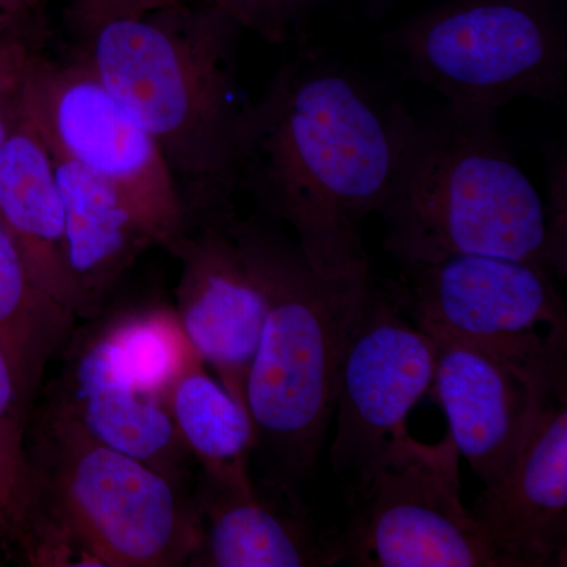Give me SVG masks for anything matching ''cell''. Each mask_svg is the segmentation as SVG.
I'll use <instances>...</instances> for the list:
<instances>
[{"label":"cell","mask_w":567,"mask_h":567,"mask_svg":"<svg viewBox=\"0 0 567 567\" xmlns=\"http://www.w3.org/2000/svg\"><path fill=\"white\" fill-rule=\"evenodd\" d=\"M413 126L350 71L300 55L246 104L234 192L286 224L320 274L371 270L361 230L385 205Z\"/></svg>","instance_id":"cell-1"},{"label":"cell","mask_w":567,"mask_h":567,"mask_svg":"<svg viewBox=\"0 0 567 567\" xmlns=\"http://www.w3.org/2000/svg\"><path fill=\"white\" fill-rule=\"evenodd\" d=\"M80 58L162 151L186 212L234 194L237 24L208 0H164L84 24Z\"/></svg>","instance_id":"cell-2"},{"label":"cell","mask_w":567,"mask_h":567,"mask_svg":"<svg viewBox=\"0 0 567 567\" xmlns=\"http://www.w3.org/2000/svg\"><path fill=\"white\" fill-rule=\"evenodd\" d=\"M379 216L383 248L405 267L481 254L566 275L546 204L507 148L492 110L450 103L431 121H415Z\"/></svg>","instance_id":"cell-3"},{"label":"cell","mask_w":567,"mask_h":567,"mask_svg":"<svg viewBox=\"0 0 567 567\" xmlns=\"http://www.w3.org/2000/svg\"><path fill=\"white\" fill-rule=\"evenodd\" d=\"M31 457L40 533L32 565L69 561L80 547L93 566L185 565L203 544V518L178 484L103 445L65 402L48 410Z\"/></svg>","instance_id":"cell-4"},{"label":"cell","mask_w":567,"mask_h":567,"mask_svg":"<svg viewBox=\"0 0 567 567\" xmlns=\"http://www.w3.org/2000/svg\"><path fill=\"white\" fill-rule=\"evenodd\" d=\"M260 264L267 312L245 405L256 445L264 443L287 476H306L333 420L347 341L374 281L371 270L320 274L297 241L264 227Z\"/></svg>","instance_id":"cell-5"},{"label":"cell","mask_w":567,"mask_h":567,"mask_svg":"<svg viewBox=\"0 0 567 567\" xmlns=\"http://www.w3.org/2000/svg\"><path fill=\"white\" fill-rule=\"evenodd\" d=\"M406 69L461 106L496 111L554 100L566 82V41L520 0H461L410 22L394 40Z\"/></svg>","instance_id":"cell-6"},{"label":"cell","mask_w":567,"mask_h":567,"mask_svg":"<svg viewBox=\"0 0 567 567\" xmlns=\"http://www.w3.org/2000/svg\"><path fill=\"white\" fill-rule=\"evenodd\" d=\"M456 442L399 429L377 458L339 537L341 563L361 567H505L461 495Z\"/></svg>","instance_id":"cell-7"},{"label":"cell","mask_w":567,"mask_h":567,"mask_svg":"<svg viewBox=\"0 0 567 567\" xmlns=\"http://www.w3.org/2000/svg\"><path fill=\"white\" fill-rule=\"evenodd\" d=\"M22 112L50 151L117 186L159 244L167 248L185 229L188 212L158 145L80 55L54 62L37 54Z\"/></svg>","instance_id":"cell-8"},{"label":"cell","mask_w":567,"mask_h":567,"mask_svg":"<svg viewBox=\"0 0 567 567\" xmlns=\"http://www.w3.org/2000/svg\"><path fill=\"white\" fill-rule=\"evenodd\" d=\"M405 268L410 311L431 338L567 368L566 306L543 265L464 254Z\"/></svg>","instance_id":"cell-9"},{"label":"cell","mask_w":567,"mask_h":567,"mask_svg":"<svg viewBox=\"0 0 567 567\" xmlns=\"http://www.w3.org/2000/svg\"><path fill=\"white\" fill-rule=\"evenodd\" d=\"M262 227L234 213L233 200L192 213L167 246L182 264L177 316L204 364L245 406V385L267 297L260 264Z\"/></svg>","instance_id":"cell-10"},{"label":"cell","mask_w":567,"mask_h":567,"mask_svg":"<svg viewBox=\"0 0 567 567\" xmlns=\"http://www.w3.org/2000/svg\"><path fill=\"white\" fill-rule=\"evenodd\" d=\"M435 344L372 284L339 369L331 464L354 498L363 494L388 440L432 388Z\"/></svg>","instance_id":"cell-11"},{"label":"cell","mask_w":567,"mask_h":567,"mask_svg":"<svg viewBox=\"0 0 567 567\" xmlns=\"http://www.w3.org/2000/svg\"><path fill=\"white\" fill-rule=\"evenodd\" d=\"M432 341V388L450 434L473 472L492 486L517 456L548 394L567 386V368L527 363L456 339Z\"/></svg>","instance_id":"cell-12"},{"label":"cell","mask_w":567,"mask_h":567,"mask_svg":"<svg viewBox=\"0 0 567 567\" xmlns=\"http://www.w3.org/2000/svg\"><path fill=\"white\" fill-rule=\"evenodd\" d=\"M472 514L505 567L563 565L567 547V386L548 394L517 456L503 476L477 496Z\"/></svg>","instance_id":"cell-13"},{"label":"cell","mask_w":567,"mask_h":567,"mask_svg":"<svg viewBox=\"0 0 567 567\" xmlns=\"http://www.w3.org/2000/svg\"><path fill=\"white\" fill-rule=\"evenodd\" d=\"M199 513L203 518L204 566L330 567L341 563L338 539L317 532L290 484L276 481L274 495L254 481L219 486L207 481Z\"/></svg>","instance_id":"cell-14"},{"label":"cell","mask_w":567,"mask_h":567,"mask_svg":"<svg viewBox=\"0 0 567 567\" xmlns=\"http://www.w3.org/2000/svg\"><path fill=\"white\" fill-rule=\"evenodd\" d=\"M65 213L66 259L78 293V316L91 315L158 235L112 183L52 152Z\"/></svg>","instance_id":"cell-15"},{"label":"cell","mask_w":567,"mask_h":567,"mask_svg":"<svg viewBox=\"0 0 567 567\" xmlns=\"http://www.w3.org/2000/svg\"><path fill=\"white\" fill-rule=\"evenodd\" d=\"M93 439L128 454L178 484L186 451L167 404L145 393L118 361L106 336L82 349L65 399Z\"/></svg>","instance_id":"cell-16"},{"label":"cell","mask_w":567,"mask_h":567,"mask_svg":"<svg viewBox=\"0 0 567 567\" xmlns=\"http://www.w3.org/2000/svg\"><path fill=\"white\" fill-rule=\"evenodd\" d=\"M0 223L17 241L40 289L78 316L54 159L24 112L0 148Z\"/></svg>","instance_id":"cell-17"},{"label":"cell","mask_w":567,"mask_h":567,"mask_svg":"<svg viewBox=\"0 0 567 567\" xmlns=\"http://www.w3.org/2000/svg\"><path fill=\"white\" fill-rule=\"evenodd\" d=\"M167 409L186 451L203 465L205 477L219 486L251 483L248 457L256 446L248 410L197 364L177 380Z\"/></svg>","instance_id":"cell-18"},{"label":"cell","mask_w":567,"mask_h":567,"mask_svg":"<svg viewBox=\"0 0 567 567\" xmlns=\"http://www.w3.org/2000/svg\"><path fill=\"white\" fill-rule=\"evenodd\" d=\"M73 319V312L40 289L17 241L0 223V349L28 404Z\"/></svg>","instance_id":"cell-19"},{"label":"cell","mask_w":567,"mask_h":567,"mask_svg":"<svg viewBox=\"0 0 567 567\" xmlns=\"http://www.w3.org/2000/svg\"><path fill=\"white\" fill-rule=\"evenodd\" d=\"M29 404L0 349V543L31 561L40 529L39 494L25 446Z\"/></svg>","instance_id":"cell-20"},{"label":"cell","mask_w":567,"mask_h":567,"mask_svg":"<svg viewBox=\"0 0 567 567\" xmlns=\"http://www.w3.org/2000/svg\"><path fill=\"white\" fill-rule=\"evenodd\" d=\"M103 334L133 382L164 404L177 380L194 365L204 364L173 309L132 312L111 323Z\"/></svg>","instance_id":"cell-21"},{"label":"cell","mask_w":567,"mask_h":567,"mask_svg":"<svg viewBox=\"0 0 567 567\" xmlns=\"http://www.w3.org/2000/svg\"><path fill=\"white\" fill-rule=\"evenodd\" d=\"M37 54L31 24L0 35V148L20 125L25 84Z\"/></svg>","instance_id":"cell-22"},{"label":"cell","mask_w":567,"mask_h":567,"mask_svg":"<svg viewBox=\"0 0 567 567\" xmlns=\"http://www.w3.org/2000/svg\"><path fill=\"white\" fill-rule=\"evenodd\" d=\"M240 29L257 33L270 43L292 35L297 22L312 0H208Z\"/></svg>","instance_id":"cell-23"},{"label":"cell","mask_w":567,"mask_h":567,"mask_svg":"<svg viewBox=\"0 0 567 567\" xmlns=\"http://www.w3.org/2000/svg\"><path fill=\"white\" fill-rule=\"evenodd\" d=\"M164 0H74L73 17L76 24L103 20L114 14L132 13Z\"/></svg>","instance_id":"cell-24"},{"label":"cell","mask_w":567,"mask_h":567,"mask_svg":"<svg viewBox=\"0 0 567 567\" xmlns=\"http://www.w3.org/2000/svg\"><path fill=\"white\" fill-rule=\"evenodd\" d=\"M43 0H0V13L14 20L32 21Z\"/></svg>","instance_id":"cell-25"},{"label":"cell","mask_w":567,"mask_h":567,"mask_svg":"<svg viewBox=\"0 0 567 567\" xmlns=\"http://www.w3.org/2000/svg\"><path fill=\"white\" fill-rule=\"evenodd\" d=\"M32 21L14 20V18L7 17V14L0 13V35L11 31V29L20 28V25L31 24Z\"/></svg>","instance_id":"cell-26"}]
</instances>
